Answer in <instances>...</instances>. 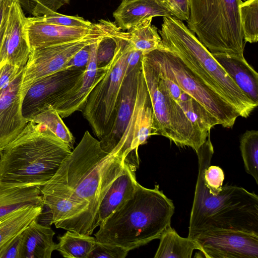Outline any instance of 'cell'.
Here are the masks:
<instances>
[{
  "instance_id": "1",
  "label": "cell",
  "mask_w": 258,
  "mask_h": 258,
  "mask_svg": "<svg viewBox=\"0 0 258 258\" xmlns=\"http://www.w3.org/2000/svg\"><path fill=\"white\" fill-rule=\"evenodd\" d=\"M131 153L120 144L106 152L86 131L55 174L40 187L44 205L74 223L78 232L91 235L97 227L101 201L126 163H133Z\"/></svg>"
},
{
  "instance_id": "2",
  "label": "cell",
  "mask_w": 258,
  "mask_h": 258,
  "mask_svg": "<svg viewBox=\"0 0 258 258\" xmlns=\"http://www.w3.org/2000/svg\"><path fill=\"white\" fill-rule=\"evenodd\" d=\"M214 148L210 134L197 154L199 172L190 213L188 237L194 239L202 232L217 229L258 233V196L243 187L222 186L211 194L204 181L206 168L211 165Z\"/></svg>"
},
{
  "instance_id": "3",
  "label": "cell",
  "mask_w": 258,
  "mask_h": 258,
  "mask_svg": "<svg viewBox=\"0 0 258 258\" xmlns=\"http://www.w3.org/2000/svg\"><path fill=\"white\" fill-rule=\"evenodd\" d=\"M71 152L45 125L29 121L18 137L1 151L0 185L40 188Z\"/></svg>"
},
{
  "instance_id": "4",
  "label": "cell",
  "mask_w": 258,
  "mask_h": 258,
  "mask_svg": "<svg viewBox=\"0 0 258 258\" xmlns=\"http://www.w3.org/2000/svg\"><path fill=\"white\" fill-rule=\"evenodd\" d=\"M174 209L158 185L149 189L137 182L132 197L99 226L95 237L129 251L159 239L170 225Z\"/></svg>"
},
{
  "instance_id": "5",
  "label": "cell",
  "mask_w": 258,
  "mask_h": 258,
  "mask_svg": "<svg viewBox=\"0 0 258 258\" xmlns=\"http://www.w3.org/2000/svg\"><path fill=\"white\" fill-rule=\"evenodd\" d=\"M158 33L163 46L177 56L206 84L247 118L257 106L229 76L212 53L182 21L163 17Z\"/></svg>"
},
{
  "instance_id": "6",
  "label": "cell",
  "mask_w": 258,
  "mask_h": 258,
  "mask_svg": "<svg viewBox=\"0 0 258 258\" xmlns=\"http://www.w3.org/2000/svg\"><path fill=\"white\" fill-rule=\"evenodd\" d=\"M241 0H189L187 28L212 54L244 57Z\"/></svg>"
},
{
  "instance_id": "7",
  "label": "cell",
  "mask_w": 258,
  "mask_h": 258,
  "mask_svg": "<svg viewBox=\"0 0 258 258\" xmlns=\"http://www.w3.org/2000/svg\"><path fill=\"white\" fill-rule=\"evenodd\" d=\"M141 65L152 105L153 135L163 136L197 153L208 137L196 129L173 99L159 66L148 54L142 55Z\"/></svg>"
},
{
  "instance_id": "8",
  "label": "cell",
  "mask_w": 258,
  "mask_h": 258,
  "mask_svg": "<svg viewBox=\"0 0 258 258\" xmlns=\"http://www.w3.org/2000/svg\"><path fill=\"white\" fill-rule=\"evenodd\" d=\"M110 34L116 45L114 56L106 66L105 75L91 92L82 111L99 140L113 127L131 45L127 40Z\"/></svg>"
},
{
  "instance_id": "9",
  "label": "cell",
  "mask_w": 258,
  "mask_h": 258,
  "mask_svg": "<svg viewBox=\"0 0 258 258\" xmlns=\"http://www.w3.org/2000/svg\"><path fill=\"white\" fill-rule=\"evenodd\" d=\"M148 54L160 70L197 100L224 127L231 128L239 115L222 96L206 84L176 55L162 46Z\"/></svg>"
},
{
  "instance_id": "10",
  "label": "cell",
  "mask_w": 258,
  "mask_h": 258,
  "mask_svg": "<svg viewBox=\"0 0 258 258\" xmlns=\"http://www.w3.org/2000/svg\"><path fill=\"white\" fill-rule=\"evenodd\" d=\"M104 25L100 30L80 39L30 49L28 61L24 68L20 87L22 100L29 89L36 81L62 70L68 62L81 49L108 35V28Z\"/></svg>"
},
{
  "instance_id": "11",
  "label": "cell",
  "mask_w": 258,
  "mask_h": 258,
  "mask_svg": "<svg viewBox=\"0 0 258 258\" xmlns=\"http://www.w3.org/2000/svg\"><path fill=\"white\" fill-rule=\"evenodd\" d=\"M194 240L206 258H258V233L217 229L204 231Z\"/></svg>"
},
{
  "instance_id": "12",
  "label": "cell",
  "mask_w": 258,
  "mask_h": 258,
  "mask_svg": "<svg viewBox=\"0 0 258 258\" xmlns=\"http://www.w3.org/2000/svg\"><path fill=\"white\" fill-rule=\"evenodd\" d=\"M85 69L63 70L36 81L22 101V113L26 122L72 88L82 76Z\"/></svg>"
},
{
  "instance_id": "13",
  "label": "cell",
  "mask_w": 258,
  "mask_h": 258,
  "mask_svg": "<svg viewBox=\"0 0 258 258\" xmlns=\"http://www.w3.org/2000/svg\"><path fill=\"white\" fill-rule=\"evenodd\" d=\"M102 38L90 45L89 59L81 78L51 105L62 118L83 111L91 92L105 75L106 66L98 68L97 63V51Z\"/></svg>"
},
{
  "instance_id": "14",
  "label": "cell",
  "mask_w": 258,
  "mask_h": 258,
  "mask_svg": "<svg viewBox=\"0 0 258 258\" xmlns=\"http://www.w3.org/2000/svg\"><path fill=\"white\" fill-rule=\"evenodd\" d=\"M25 17L19 0H10L7 25L0 48V65L8 63L24 67L30 48L27 40Z\"/></svg>"
},
{
  "instance_id": "15",
  "label": "cell",
  "mask_w": 258,
  "mask_h": 258,
  "mask_svg": "<svg viewBox=\"0 0 258 258\" xmlns=\"http://www.w3.org/2000/svg\"><path fill=\"white\" fill-rule=\"evenodd\" d=\"M24 68L0 90V151L18 137L27 123L22 113L20 92Z\"/></svg>"
},
{
  "instance_id": "16",
  "label": "cell",
  "mask_w": 258,
  "mask_h": 258,
  "mask_svg": "<svg viewBox=\"0 0 258 258\" xmlns=\"http://www.w3.org/2000/svg\"><path fill=\"white\" fill-rule=\"evenodd\" d=\"M141 71V61L123 79L113 127L108 135L99 140L101 148L106 152H111L117 146L130 121L136 106Z\"/></svg>"
},
{
  "instance_id": "17",
  "label": "cell",
  "mask_w": 258,
  "mask_h": 258,
  "mask_svg": "<svg viewBox=\"0 0 258 258\" xmlns=\"http://www.w3.org/2000/svg\"><path fill=\"white\" fill-rule=\"evenodd\" d=\"M93 24L90 28L73 27L33 21L27 17L25 30L30 49L80 39L104 27Z\"/></svg>"
},
{
  "instance_id": "18",
  "label": "cell",
  "mask_w": 258,
  "mask_h": 258,
  "mask_svg": "<svg viewBox=\"0 0 258 258\" xmlns=\"http://www.w3.org/2000/svg\"><path fill=\"white\" fill-rule=\"evenodd\" d=\"M138 167L127 162L122 173L112 183L99 205L97 217V227L132 197L138 182L135 172Z\"/></svg>"
},
{
  "instance_id": "19",
  "label": "cell",
  "mask_w": 258,
  "mask_h": 258,
  "mask_svg": "<svg viewBox=\"0 0 258 258\" xmlns=\"http://www.w3.org/2000/svg\"><path fill=\"white\" fill-rule=\"evenodd\" d=\"M44 206L26 205L0 216V258L34 220L41 215Z\"/></svg>"
},
{
  "instance_id": "20",
  "label": "cell",
  "mask_w": 258,
  "mask_h": 258,
  "mask_svg": "<svg viewBox=\"0 0 258 258\" xmlns=\"http://www.w3.org/2000/svg\"><path fill=\"white\" fill-rule=\"evenodd\" d=\"M113 16L120 29L130 30L144 20L155 17H173L157 0L121 2Z\"/></svg>"
},
{
  "instance_id": "21",
  "label": "cell",
  "mask_w": 258,
  "mask_h": 258,
  "mask_svg": "<svg viewBox=\"0 0 258 258\" xmlns=\"http://www.w3.org/2000/svg\"><path fill=\"white\" fill-rule=\"evenodd\" d=\"M160 71L173 99L183 110L196 129L208 137L211 129L219 124L218 121L161 70Z\"/></svg>"
},
{
  "instance_id": "22",
  "label": "cell",
  "mask_w": 258,
  "mask_h": 258,
  "mask_svg": "<svg viewBox=\"0 0 258 258\" xmlns=\"http://www.w3.org/2000/svg\"><path fill=\"white\" fill-rule=\"evenodd\" d=\"M32 221L20 234L21 258H50L56 250L53 240L55 232L51 227Z\"/></svg>"
},
{
  "instance_id": "23",
  "label": "cell",
  "mask_w": 258,
  "mask_h": 258,
  "mask_svg": "<svg viewBox=\"0 0 258 258\" xmlns=\"http://www.w3.org/2000/svg\"><path fill=\"white\" fill-rule=\"evenodd\" d=\"M212 54L247 96L258 105V74L244 57Z\"/></svg>"
},
{
  "instance_id": "24",
  "label": "cell",
  "mask_w": 258,
  "mask_h": 258,
  "mask_svg": "<svg viewBox=\"0 0 258 258\" xmlns=\"http://www.w3.org/2000/svg\"><path fill=\"white\" fill-rule=\"evenodd\" d=\"M152 20V18H149L144 20L127 32L120 31L119 27L109 21L100 20V22L108 27L109 33L127 40L144 55L162 45L157 28L151 25Z\"/></svg>"
},
{
  "instance_id": "25",
  "label": "cell",
  "mask_w": 258,
  "mask_h": 258,
  "mask_svg": "<svg viewBox=\"0 0 258 258\" xmlns=\"http://www.w3.org/2000/svg\"><path fill=\"white\" fill-rule=\"evenodd\" d=\"M159 239L155 258H190L194 250H200L194 239L180 236L170 225L165 229Z\"/></svg>"
},
{
  "instance_id": "26",
  "label": "cell",
  "mask_w": 258,
  "mask_h": 258,
  "mask_svg": "<svg viewBox=\"0 0 258 258\" xmlns=\"http://www.w3.org/2000/svg\"><path fill=\"white\" fill-rule=\"evenodd\" d=\"M30 205L44 206L40 187H8L0 185V216Z\"/></svg>"
},
{
  "instance_id": "27",
  "label": "cell",
  "mask_w": 258,
  "mask_h": 258,
  "mask_svg": "<svg viewBox=\"0 0 258 258\" xmlns=\"http://www.w3.org/2000/svg\"><path fill=\"white\" fill-rule=\"evenodd\" d=\"M57 238L56 250L68 258H88L97 242L91 235L69 230Z\"/></svg>"
},
{
  "instance_id": "28",
  "label": "cell",
  "mask_w": 258,
  "mask_h": 258,
  "mask_svg": "<svg viewBox=\"0 0 258 258\" xmlns=\"http://www.w3.org/2000/svg\"><path fill=\"white\" fill-rule=\"evenodd\" d=\"M29 121L45 125L53 134L74 149L75 139L57 111L50 104L46 105Z\"/></svg>"
},
{
  "instance_id": "29",
  "label": "cell",
  "mask_w": 258,
  "mask_h": 258,
  "mask_svg": "<svg viewBox=\"0 0 258 258\" xmlns=\"http://www.w3.org/2000/svg\"><path fill=\"white\" fill-rule=\"evenodd\" d=\"M240 150L246 171L258 184V131H246L240 140Z\"/></svg>"
},
{
  "instance_id": "30",
  "label": "cell",
  "mask_w": 258,
  "mask_h": 258,
  "mask_svg": "<svg viewBox=\"0 0 258 258\" xmlns=\"http://www.w3.org/2000/svg\"><path fill=\"white\" fill-rule=\"evenodd\" d=\"M240 15L244 42L258 40V0H247L240 5Z\"/></svg>"
},
{
  "instance_id": "31",
  "label": "cell",
  "mask_w": 258,
  "mask_h": 258,
  "mask_svg": "<svg viewBox=\"0 0 258 258\" xmlns=\"http://www.w3.org/2000/svg\"><path fill=\"white\" fill-rule=\"evenodd\" d=\"M28 18L31 20L37 22L67 27L90 28L93 25L91 22L82 17L64 15L57 12L50 11L41 16Z\"/></svg>"
},
{
  "instance_id": "32",
  "label": "cell",
  "mask_w": 258,
  "mask_h": 258,
  "mask_svg": "<svg viewBox=\"0 0 258 258\" xmlns=\"http://www.w3.org/2000/svg\"><path fill=\"white\" fill-rule=\"evenodd\" d=\"M204 183L212 195H217L222 189L224 174L223 170L217 166L209 165L204 171Z\"/></svg>"
},
{
  "instance_id": "33",
  "label": "cell",
  "mask_w": 258,
  "mask_h": 258,
  "mask_svg": "<svg viewBox=\"0 0 258 258\" xmlns=\"http://www.w3.org/2000/svg\"><path fill=\"white\" fill-rule=\"evenodd\" d=\"M116 46L115 41L109 33L101 39L97 51L98 68L103 67L109 63L114 56Z\"/></svg>"
},
{
  "instance_id": "34",
  "label": "cell",
  "mask_w": 258,
  "mask_h": 258,
  "mask_svg": "<svg viewBox=\"0 0 258 258\" xmlns=\"http://www.w3.org/2000/svg\"><path fill=\"white\" fill-rule=\"evenodd\" d=\"M128 252L120 247L96 242L88 258H124Z\"/></svg>"
},
{
  "instance_id": "35",
  "label": "cell",
  "mask_w": 258,
  "mask_h": 258,
  "mask_svg": "<svg viewBox=\"0 0 258 258\" xmlns=\"http://www.w3.org/2000/svg\"><path fill=\"white\" fill-rule=\"evenodd\" d=\"M166 8L172 16L181 21H187L190 15L189 0H157Z\"/></svg>"
},
{
  "instance_id": "36",
  "label": "cell",
  "mask_w": 258,
  "mask_h": 258,
  "mask_svg": "<svg viewBox=\"0 0 258 258\" xmlns=\"http://www.w3.org/2000/svg\"><path fill=\"white\" fill-rule=\"evenodd\" d=\"M70 0H34L30 13L34 17L41 16L48 12H57Z\"/></svg>"
},
{
  "instance_id": "37",
  "label": "cell",
  "mask_w": 258,
  "mask_h": 258,
  "mask_svg": "<svg viewBox=\"0 0 258 258\" xmlns=\"http://www.w3.org/2000/svg\"><path fill=\"white\" fill-rule=\"evenodd\" d=\"M89 56L90 45L85 46L76 53L65 65L63 70L85 68L88 62Z\"/></svg>"
},
{
  "instance_id": "38",
  "label": "cell",
  "mask_w": 258,
  "mask_h": 258,
  "mask_svg": "<svg viewBox=\"0 0 258 258\" xmlns=\"http://www.w3.org/2000/svg\"><path fill=\"white\" fill-rule=\"evenodd\" d=\"M24 67H17L8 63L0 65V90L10 83Z\"/></svg>"
},
{
  "instance_id": "39",
  "label": "cell",
  "mask_w": 258,
  "mask_h": 258,
  "mask_svg": "<svg viewBox=\"0 0 258 258\" xmlns=\"http://www.w3.org/2000/svg\"><path fill=\"white\" fill-rule=\"evenodd\" d=\"M130 48L126 58L125 76L131 73L141 62L143 52L135 49L130 44Z\"/></svg>"
},
{
  "instance_id": "40",
  "label": "cell",
  "mask_w": 258,
  "mask_h": 258,
  "mask_svg": "<svg viewBox=\"0 0 258 258\" xmlns=\"http://www.w3.org/2000/svg\"><path fill=\"white\" fill-rule=\"evenodd\" d=\"M21 244L20 235L9 248L4 258H21Z\"/></svg>"
},
{
  "instance_id": "41",
  "label": "cell",
  "mask_w": 258,
  "mask_h": 258,
  "mask_svg": "<svg viewBox=\"0 0 258 258\" xmlns=\"http://www.w3.org/2000/svg\"><path fill=\"white\" fill-rule=\"evenodd\" d=\"M10 4V0H9V2L8 3V4L7 5V6L6 7V9H5V10L4 12L2 22L1 26L0 27V48H1V46L2 45V43L3 41V39L4 34H5V30H6Z\"/></svg>"
},
{
  "instance_id": "42",
  "label": "cell",
  "mask_w": 258,
  "mask_h": 258,
  "mask_svg": "<svg viewBox=\"0 0 258 258\" xmlns=\"http://www.w3.org/2000/svg\"><path fill=\"white\" fill-rule=\"evenodd\" d=\"M22 8L30 12L31 6L34 0H19Z\"/></svg>"
},
{
  "instance_id": "43",
  "label": "cell",
  "mask_w": 258,
  "mask_h": 258,
  "mask_svg": "<svg viewBox=\"0 0 258 258\" xmlns=\"http://www.w3.org/2000/svg\"><path fill=\"white\" fill-rule=\"evenodd\" d=\"M9 0H3L0 5V27L3 20L4 12Z\"/></svg>"
},
{
  "instance_id": "44",
  "label": "cell",
  "mask_w": 258,
  "mask_h": 258,
  "mask_svg": "<svg viewBox=\"0 0 258 258\" xmlns=\"http://www.w3.org/2000/svg\"><path fill=\"white\" fill-rule=\"evenodd\" d=\"M134 1V0H121V2H130V1Z\"/></svg>"
},
{
  "instance_id": "45",
  "label": "cell",
  "mask_w": 258,
  "mask_h": 258,
  "mask_svg": "<svg viewBox=\"0 0 258 258\" xmlns=\"http://www.w3.org/2000/svg\"><path fill=\"white\" fill-rule=\"evenodd\" d=\"M1 157H2V153H1V151H0V161L1 159Z\"/></svg>"
},
{
  "instance_id": "46",
  "label": "cell",
  "mask_w": 258,
  "mask_h": 258,
  "mask_svg": "<svg viewBox=\"0 0 258 258\" xmlns=\"http://www.w3.org/2000/svg\"><path fill=\"white\" fill-rule=\"evenodd\" d=\"M3 1V0H0V5L2 3V2Z\"/></svg>"
}]
</instances>
